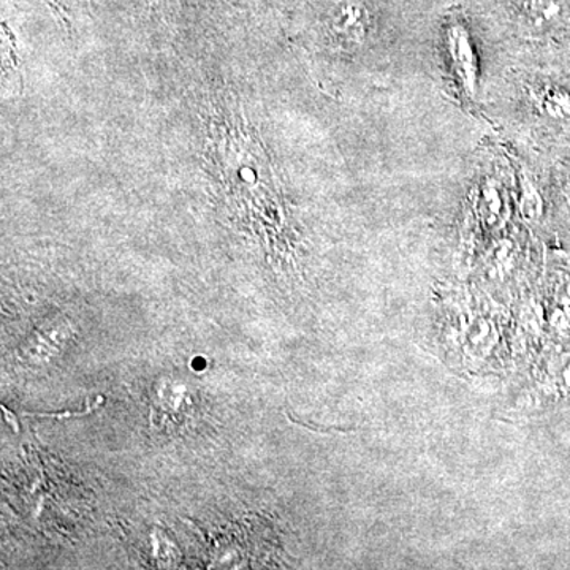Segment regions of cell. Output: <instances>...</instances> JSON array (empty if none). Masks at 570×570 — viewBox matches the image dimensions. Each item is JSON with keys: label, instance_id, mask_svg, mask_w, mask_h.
I'll use <instances>...</instances> for the list:
<instances>
[{"label": "cell", "instance_id": "277c9868", "mask_svg": "<svg viewBox=\"0 0 570 570\" xmlns=\"http://www.w3.org/2000/svg\"><path fill=\"white\" fill-rule=\"evenodd\" d=\"M521 17L532 29H549L564 18V0H519Z\"/></svg>", "mask_w": 570, "mask_h": 570}, {"label": "cell", "instance_id": "6da1fadb", "mask_svg": "<svg viewBox=\"0 0 570 570\" xmlns=\"http://www.w3.org/2000/svg\"><path fill=\"white\" fill-rule=\"evenodd\" d=\"M444 51L453 81L468 99H478L480 62L478 45L463 20H450L444 29Z\"/></svg>", "mask_w": 570, "mask_h": 570}, {"label": "cell", "instance_id": "7a4b0ae2", "mask_svg": "<svg viewBox=\"0 0 570 570\" xmlns=\"http://www.w3.org/2000/svg\"><path fill=\"white\" fill-rule=\"evenodd\" d=\"M535 110L553 121L570 122V92L557 85H539L530 91Z\"/></svg>", "mask_w": 570, "mask_h": 570}, {"label": "cell", "instance_id": "3957f363", "mask_svg": "<svg viewBox=\"0 0 570 570\" xmlns=\"http://www.w3.org/2000/svg\"><path fill=\"white\" fill-rule=\"evenodd\" d=\"M371 17L365 3L347 0L335 13V29L348 40L363 41L370 32Z\"/></svg>", "mask_w": 570, "mask_h": 570}]
</instances>
